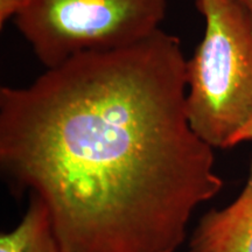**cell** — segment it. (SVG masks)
<instances>
[{
  "instance_id": "7",
  "label": "cell",
  "mask_w": 252,
  "mask_h": 252,
  "mask_svg": "<svg viewBox=\"0 0 252 252\" xmlns=\"http://www.w3.org/2000/svg\"><path fill=\"white\" fill-rule=\"evenodd\" d=\"M245 141H252V121L245 126L243 130L239 132L234 141V146L238 144L245 143Z\"/></svg>"
},
{
  "instance_id": "8",
  "label": "cell",
  "mask_w": 252,
  "mask_h": 252,
  "mask_svg": "<svg viewBox=\"0 0 252 252\" xmlns=\"http://www.w3.org/2000/svg\"><path fill=\"white\" fill-rule=\"evenodd\" d=\"M238 1L241 2L242 6L247 9L248 13L252 17V0H238Z\"/></svg>"
},
{
  "instance_id": "5",
  "label": "cell",
  "mask_w": 252,
  "mask_h": 252,
  "mask_svg": "<svg viewBox=\"0 0 252 252\" xmlns=\"http://www.w3.org/2000/svg\"><path fill=\"white\" fill-rule=\"evenodd\" d=\"M0 252H62L48 210L34 195L23 219L11 231L0 236Z\"/></svg>"
},
{
  "instance_id": "4",
  "label": "cell",
  "mask_w": 252,
  "mask_h": 252,
  "mask_svg": "<svg viewBox=\"0 0 252 252\" xmlns=\"http://www.w3.org/2000/svg\"><path fill=\"white\" fill-rule=\"evenodd\" d=\"M189 252H252V161L238 196L222 209H213L198 220Z\"/></svg>"
},
{
  "instance_id": "6",
  "label": "cell",
  "mask_w": 252,
  "mask_h": 252,
  "mask_svg": "<svg viewBox=\"0 0 252 252\" xmlns=\"http://www.w3.org/2000/svg\"><path fill=\"white\" fill-rule=\"evenodd\" d=\"M28 0H0V26L6 21L15 18L26 7Z\"/></svg>"
},
{
  "instance_id": "1",
  "label": "cell",
  "mask_w": 252,
  "mask_h": 252,
  "mask_svg": "<svg viewBox=\"0 0 252 252\" xmlns=\"http://www.w3.org/2000/svg\"><path fill=\"white\" fill-rule=\"evenodd\" d=\"M187 61L158 30L0 89V166L45 204L62 252H175L222 190L186 112Z\"/></svg>"
},
{
  "instance_id": "2",
  "label": "cell",
  "mask_w": 252,
  "mask_h": 252,
  "mask_svg": "<svg viewBox=\"0 0 252 252\" xmlns=\"http://www.w3.org/2000/svg\"><path fill=\"white\" fill-rule=\"evenodd\" d=\"M206 31L187 61L186 112L210 147L231 149L252 121V17L238 0H195Z\"/></svg>"
},
{
  "instance_id": "3",
  "label": "cell",
  "mask_w": 252,
  "mask_h": 252,
  "mask_svg": "<svg viewBox=\"0 0 252 252\" xmlns=\"http://www.w3.org/2000/svg\"><path fill=\"white\" fill-rule=\"evenodd\" d=\"M166 11V0H28L14 21L49 69L143 41L160 30Z\"/></svg>"
}]
</instances>
